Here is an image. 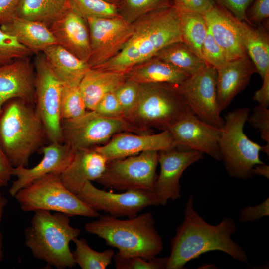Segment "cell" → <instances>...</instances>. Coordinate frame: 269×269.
Listing matches in <instances>:
<instances>
[{
    "instance_id": "6da1fadb",
    "label": "cell",
    "mask_w": 269,
    "mask_h": 269,
    "mask_svg": "<svg viewBox=\"0 0 269 269\" xmlns=\"http://www.w3.org/2000/svg\"><path fill=\"white\" fill-rule=\"evenodd\" d=\"M184 213V220L171 241L166 269H183L190 261L216 250L239 262L249 263L245 251L231 237L237 230L233 219L224 218L215 225L207 223L194 209L192 195L187 200Z\"/></svg>"
},
{
    "instance_id": "7a4b0ae2",
    "label": "cell",
    "mask_w": 269,
    "mask_h": 269,
    "mask_svg": "<svg viewBox=\"0 0 269 269\" xmlns=\"http://www.w3.org/2000/svg\"><path fill=\"white\" fill-rule=\"evenodd\" d=\"M133 24V33L120 52L92 68L125 74L168 45L182 41L180 12L173 3L143 15Z\"/></svg>"
},
{
    "instance_id": "3957f363",
    "label": "cell",
    "mask_w": 269,
    "mask_h": 269,
    "mask_svg": "<svg viewBox=\"0 0 269 269\" xmlns=\"http://www.w3.org/2000/svg\"><path fill=\"white\" fill-rule=\"evenodd\" d=\"M98 217V220L85 224V231L118 249L119 255L150 260L162 252L163 242L156 229L152 213L145 212L127 220L108 214Z\"/></svg>"
},
{
    "instance_id": "277c9868",
    "label": "cell",
    "mask_w": 269,
    "mask_h": 269,
    "mask_svg": "<svg viewBox=\"0 0 269 269\" xmlns=\"http://www.w3.org/2000/svg\"><path fill=\"white\" fill-rule=\"evenodd\" d=\"M45 138L34 104L19 98L3 104L0 110V145L13 167H26Z\"/></svg>"
},
{
    "instance_id": "5b68a950",
    "label": "cell",
    "mask_w": 269,
    "mask_h": 269,
    "mask_svg": "<svg viewBox=\"0 0 269 269\" xmlns=\"http://www.w3.org/2000/svg\"><path fill=\"white\" fill-rule=\"evenodd\" d=\"M70 223V217L62 213L34 212L24 231L25 245L33 257L58 269L75 267L69 244L79 236L80 230Z\"/></svg>"
},
{
    "instance_id": "8992f818",
    "label": "cell",
    "mask_w": 269,
    "mask_h": 269,
    "mask_svg": "<svg viewBox=\"0 0 269 269\" xmlns=\"http://www.w3.org/2000/svg\"><path fill=\"white\" fill-rule=\"evenodd\" d=\"M190 108L178 86L157 83L139 84L135 105L125 118L138 134H152V129L166 130Z\"/></svg>"
},
{
    "instance_id": "52a82bcc",
    "label": "cell",
    "mask_w": 269,
    "mask_h": 269,
    "mask_svg": "<svg viewBox=\"0 0 269 269\" xmlns=\"http://www.w3.org/2000/svg\"><path fill=\"white\" fill-rule=\"evenodd\" d=\"M249 114V108L245 107L225 115L219 141L221 160L227 172L243 180L253 177L255 166L264 163L259 155L262 146L251 140L244 132Z\"/></svg>"
},
{
    "instance_id": "ba28073f",
    "label": "cell",
    "mask_w": 269,
    "mask_h": 269,
    "mask_svg": "<svg viewBox=\"0 0 269 269\" xmlns=\"http://www.w3.org/2000/svg\"><path fill=\"white\" fill-rule=\"evenodd\" d=\"M14 197L25 212L46 210L62 213L69 217L100 215L67 189L59 175L50 174L40 178L19 190Z\"/></svg>"
},
{
    "instance_id": "9c48e42d",
    "label": "cell",
    "mask_w": 269,
    "mask_h": 269,
    "mask_svg": "<svg viewBox=\"0 0 269 269\" xmlns=\"http://www.w3.org/2000/svg\"><path fill=\"white\" fill-rule=\"evenodd\" d=\"M61 126L62 142L74 150L103 145L120 133L138 134L125 118L106 117L94 110H87L73 119L62 120Z\"/></svg>"
},
{
    "instance_id": "30bf717a",
    "label": "cell",
    "mask_w": 269,
    "mask_h": 269,
    "mask_svg": "<svg viewBox=\"0 0 269 269\" xmlns=\"http://www.w3.org/2000/svg\"><path fill=\"white\" fill-rule=\"evenodd\" d=\"M158 151L150 150L109 161L96 181L117 190H140L154 192L158 175Z\"/></svg>"
},
{
    "instance_id": "8fae6325",
    "label": "cell",
    "mask_w": 269,
    "mask_h": 269,
    "mask_svg": "<svg viewBox=\"0 0 269 269\" xmlns=\"http://www.w3.org/2000/svg\"><path fill=\"white\" fill-rule=\"evenodd\" d=\"M35 107L50 142H62L60 100L62 82L55 75L43 53L36 55Z\"/></svg>"
},
{
    "instance_id": "7c38bea8",
    "label": "cell",
    "mask_w": 269,
    "mask_h": 269,
    "mask_svg": "<svg viewBox=\"0 0 269 269\" xmlns=\"http://www.w3.org/2000/svg\"><path fill=\"white\" fill-rule=\"evenodd\" d=\"M217 75V70L207 64L178 88L195 115L204 122L222 129L224 119L221 116L218 102Z\"/></svg>"
},
{
    "instance_id": "4fadbf2b",
    "label": "cell",
    "mask_w": 269,
    "mask_h": 269,
    "mask_svg": "<svg viewBox=\"0 0 269 269\" xmlns=\"http://www.w3.org/2000/svg\"><path fill=\"white\" fill-rule=\"evenodd\" d=\"M77 196L92 209L117 218L134 217L147 207L160 205L154 192L130 190L114 193L96 188L91 181L85 183Z\"/></svg>"
},
{
    "instance_id": "5bb4252c",
    "label": "cell",
    "mask_w": 269,
    "mask_h": 269,
    "mask_svg": "<svg viewBox=\"0 0 269 269\" xmlns=\"http://www.w3.org/2000/svg\"><path fill=\"white\" fill-rule=\"evenodd\" d=\"M91 53L87 63L94 68L110 60L122 50L132 36L133 23L123 16L88 18Z\"/></svg>"
},
{
    "instance_id": "9a60e30c",
    "label": "cell",
    "mask_w": 269,
    "mask_h": 269,
    "mask_svg": "<svg viewBox=\"0 0 269 269\" xmlns=\"http://www.w3.org/2000/svg\"><path fill=\"white\" fill-rule=\"evenodd\" d=\"M167 130L177 148L198 151L221 160L219 148L221 129L204 122L190 109Z\"/></svg>"
},
{
    "instance_id": "2e32d148",
    "label": "cell",
    "mask_w": 269,
    "mask_h": 269,
    "mask_svg": "<svg viewBox=\"0 0 269 269\" xmlns=\"http://www.w3.org/2000/svg\"><path fill=\"white\" fill-rule=\"evenodd\" d=\"M203 157V153L199 151L177 147L158 151L160 171L154 193L160 205H165L169 200L174 201L181 197L180 179L182 173Z\"/></svg>"
},
{
    "instance_id": "e0dca14e",
    "label": "cell",
    "mask_w": 269,
    "mask_h": 269,
    "mask_svg": "<svg viewBox=\"0 0 269 269\" xmlns=\"http://www.w3.org/2000/svg\"><path fill=\"white\" fill-rule=\"evenodd\" d=\"M176 147L168 130L157 134H133L122 132L105 144L94 147L107 160L121 159L150 150L157 151Z\"/></svg>"
},
{
    "instance_id": "ac0fdd59",
    "label": "cell",
    "mask_w": 269,
    "mask_h": 269,
    "mask_svg": "<svg viewBox=\"0 0 269 269\" xmlns=\"http://www.w3.org/2000/svg\"><path fill=\"white\" fill-rule=\"evenodd\" d=\"M40 151L43 158L36 166L31 168L22 166L13 168L12 175L16 179L9 190L12 197L40 178L50 174L60 175L70 163L75 150L66 143L53 142L42 146Z\"/></svg>"
},
{
    "instance_id": "d6986e66",
    "label": "cell",
    "mask_w": 269,
    "mask_h": 269,
    "mask_svg": "<svg viewBox=\"0 0 269 269\" xmlns=\"http://www.w3.org/2000/svg\"><path fill=\"white\" fill-rule=\"evenodd\" d=\"M49 29L58 44L87 62L91 53L88 24L69 1L65 10L52 23Z\"/></svg>"
},
{
    "instance_id": "ffe728a7",
    "label": "cell",
    "mask_w": 269,
    "mask_h": 269,
    "mask_svg": "<svg viewBox=\"0 0 269 269\" xmlns=\"http://www.w3.org/2000/svg\"><path fill=\"white\" fill-rule=\"evenodd\" d=\"M35 71L30 56L0 66V110L7 100L19 98L35 105Z\"/></svg>"
},
{
    "instance_id": "44dd1931",
    "label": "cell",
    "mask_w": 269,
    "mask_h": 269,
    "mask_svg": "<svg viewBox=\"0 0 269 269\" xmlns=\"http://www.w3.org/2000/svg\"><path fill=\"white\" fill-rule=\"evenodd\" d=\"M108 162L95 148L75 150L70 163L59 175L60 180L67 189L77 195L87 181L100 178Z\"/></svg>"
},
{
    "instance_id": "7402d4cb",
    "label": "cell",
    "mask_w": 269,
    "mask_h": 269,
    "mask_svg": "<svg viewBox=\"0 0 269 269\" xmlns=\"http://www.w3.org/2000/svg\"><path fill=\"white\" fill-rule=\"evenodd\" d=\"M217 95L222 111L247 86L256 69L251 60L246 55L228 61L217 69Z\"/></svg>"
},
{
    "instance_id": "603a6c76",
    "label": "cell",
    "mask_w": 269,
    "mask_h": 269,
    "mask_svg": "<svg viewBox=\"0 0 269 269\" xmlns=\"http://www.w3.org/2000/svg\"><path fill=\"white\" fill-rule=\"evenodd\" d=\"M204 17L209 31L225 52L227 61L247 55L231 13L215 3Z\"/></svg>"
},
{
    "instance_id": "cb8c5ba5",
    "label": "cell",
    "mask_w": 269,
    "mask_h": 269,
    "mask_svg": "<svg viewBox=\"0 0 269 269\" xmlns=\"http://www.w3.org/2000/svg\"><path fill=\"white\" fill-rule=\"evenodd\" d=\"M0 28L14 37L33 54L42 53L48 47L57 44L49 28L41 22L14 17L1 25Z\"/></svg>"
},
{
    "instance_id": "d4e9b609",
    "label": "cell",
    "mask_w": 269,
    "mask_h": 269,
    "mask_svg": "<svg viewBox=\"0 0 269 269\" xmlns=\"http://www.w3.org/2000/svg\"><path fill=\"white\" fill-rule=\"evenodd\" d=\"M125 80L124 73L90 68L79 85L87 110H94L104 96L115 92Z\"/></svg>"
},
{
    "instance_id": "484cf974",
    "label": "cell",
    "mask_w": 269,
    "mask_h": 269,
    "mask_svg": "<svg viewBox=\"0 0 269 269\" xmlns=\"http://www.w3.org/2000/svg\"><path fill=\"white\" fill-rule=\"evenodd\" d=\"M233 21L247 55L255 66L256 72L263 79L269 72L268 34L262 28H254L251 25L239 20L234 16Z\"/></svg>"
},
{
    "instance_id": "4316f807",
    "label": "cell",
    "mask_w": 269,
    "mask_h": 269,
    "mask_svg": "<svg viewBox=\"0 0 269 269\" xmlns=\"http://www.w3.org/2000/svg\"><path fill=\"white\" fill-rule=\"evenodd\" d=\"M125 77L138 84L164 83L179 86L189 76L154 56L132 67Z\"/></svg>"
},
{
    "instance_id": "83f0119b",
    "label": "cell",
    "mask_w": 269,
    "mask_h": 269,
    "mask_svg": "<svg viewBox=\"0 0 269 269\" xmlns=\"http://www.w3.org/2000/svg\"><path fill=\"white\" fill-rule=\"evenodd\" d=\"M52 70L63 84L78 86L90 68L83 61L60 45H51L43 52Z\"/></svg>"
},
{
    "instance_id": "f1b7e54d",
    "label": "cell",
    "mask_w": 269,
    "mask_h": 269,
    "mask_svg": "<svg viewBox=\"0 0 269 269\" xmlns=\"http://www.w3.org/2000/svg\"><path fill=\"white\" fill-rule=\"evenodd\" d=\"M68 3V0H20L15 17L41 22L49 28Z\"/></svg>"
},
{
    "instance_id": "f546056e",
    "label": "cell",
    "mask_w": 269,
    "mask_h": 269,
    "mask_svg": "<svg viewBox=\"0 0 269 269\" xmlns=\"http://www.w3.org/2000/svg\"><path fill=\"white\" fill-rule=\"evenodd\" d=\"M155 57L189 76L195 74L207 64L183 41L168 45L159 51Z\"/></svg>"
},
{
    "instance_id": "4dcf8cb0",
    "label": "cell",
    "mask_w": 269,
    "mask_h": 269,
    "mask_svg": "<svg viewBox=\"0 0 269 269\" xmlns=\"http://www.w3.org/2000/svg\"><path fill=\"white\" fill-rule=\"evenodd\" d=\"M179 12L182 41L203 59L202 47L208 30L204 15L194 12Z\"/></svg>"
},
{
    "instance_id": "1f68e13d",
    "label": "cell",
    "mask_w": 269,
    "mask_h": 269,
    "mask_svg": "<svg viewBox=\"0 0 269 269\" xmlns=\"http://www.w3.org/2000/svg\"><path fill=\"white\" fill-rule=\"evenodd\" d=\"M72 241L76 246L75 250L72 252L74 259L82 269H105L112 263L115 255L113 250L96 251L82 238L76 237Z\"/></svg>"
},
{
    "instance_id": "d6a6232c",
    "label": "cell",
    "mask_w": 269,
    "mask_h": 269,
    "mask_svg": "<svg viewBox=\"0 0 269 269\" xmlns=\"http://www.w3.org/2000/svg\"><path fill=\"white\" fill-rule=\"evenodd\" d=\"M84 18H112L122 17L119 7L104 0H68Z\"/></svg>"
},
{
    "instance_id": "836d02e7",
    "label": "cell",
    "mask_w": 269,
    "mask_h": 269,
    "mask_svg": "<svg viewBox=\"0 0 269 269\" xmlns=\"http://www.w3.org/2000/svg\"><path fill=\"white\" fill-rule=\"evenodd\" d=\"M87 110L79 85L71 86L63 84L60 100L61 120L78 117Z\"/></svg>"
},
{
    "instance_id": "e575fe53",
    "label": "cell",
    "mask_w": 269,
    "mask_h": 269,
    "mask_svg": "<svg viewBox=\"0 0 269 269\" xmlns=\"http://www.w3.org/2000/svg\"><path fill=\"white\" fill-rule=\"evenodd\" d=\"M172 3L170 0H121L119 11L124 18L133 23L149 12Z\"/></svg>"
},
{
    "instance_id": "d590c367",
    "label": "cell",
    "mask_w": 269,
    "mask_h": 269,
    "mask_svg": "<svg viewBox=\"0 0 269 269\" xmlns=\"http://www.w3.org/2000/svg\"><path fill=\"white\" fill-rule=\"evenodd\" d=\"M32 54V52L14 37L0 28V66L20 58L30 56Z\"/></svg>"
},
{
    "instance_id": "8d00e7d4",
    "label": "cell",
    "mask_w": 269,
    "mask_h": 269,
    "mask_svg": "<svg viewBox=\"0 0 269 269\" xmlns=\"http://www.w3.org/2000/svg\"><path fill=\"white\" fill-rule=\"evenodd\" d=\"M113 259L117 269H164L167 266L168 257L146 260L138 256L124 257L117 253Z\"/></svg>"
},
{
    "instance_id": "74e56055",
    "label": "cell",
    "mask_w": 269,
    "mask_h": 269,
    "mask_svg": "<svg viewBox=\"0 0 269 269\" xmlns=\"http://www.w3.org/2000/svg\"><path fill=\"white\" fill-rule=\"evenodd\" d=\"M139 84L126 80L114 92L122 109L124 118L136 104L139 93Z\"/></svg>"
},
{
    "instance_id": "f35d334b",
    "label": "cell",
    "mask_w": 269,
    "mask_h": 269,
    "mask_svg": "<svg viewBox=\"0 0 269 269\" xmlns=\"http://www.w3.org/2000/svg\"><path fill=\"white\" fill-rule=\"evenodd\" d=\"M202 54L206 63L216 70L228 61L225 52L214 40L209 29L202 45Z\"/></svg>"
},
{
    "instance_id": "ab89813d",
    "label": "cell",
    "mask_w": 269,
    "mask_h": 269,
    "mask_svg": "<svg viewBox=\"0 0 269 269\" xmlns=\"http://www.w3.org/2000/svg\"><path fill=\"white\" fill-rule=\"evenodd\" d=\"M247 121L251 126L258 130L262 140L269 145V109L258 105L253 108Z\"/></svg>"
},
{
    "instance_id": "60d3db41",
    "label": "cell",
    "mask_w": 269,
    "mask_h": 269,
    "mask_svg": "<svg viewBox=\"0 0 269 269\" xmlns=\"http://www.w3.org/2000/svg\"><path fill=\"white\" fill-rule=\"evenodd\" d=\"M94 110L100 115L108 118H124L122 109L114 92L104 96Z\"/></svg>"
},
{
    "instance_id": "b9f144b4",
    "label": "cell",
    "mask_w": 269,
    "mask_h": 269,
    "mask_svg": "<svg viewBox=\"0 0 269 269\" xmlns=\"http://www.w3.org/2000/svg\"><path fill=\"white\" fill-rule=\"evenodd\" d=\"M215 2L226 9L239 20L252 24L246 10L254 0H214Z\"/></svg>"
},
{
    "instance_id": "7bdbcfd3",
    "label": "cell",
    "mask_w": 269,
    "mask_h": 269,
    "mask_svg": "<svg viewBox=\"0 0 269 269\" xmlns=\"http://www.w3.org/2000/svg\"><path fill=\"white\" fill-rule=\"evenodd\" d=\"M269 215V198L255 206H246L239 212L238 221L241 223L253 222Z\"/></svg>"
},
{
    "instance_id": "ee69618b",
    "label": "cell",
    "mask_w": 269,
    "mask_h": 269,
    "mask_svg": "<svg viewBox=\"0 0 269 269\" xmlns=\"http://www.w3.org/2000/svg\"><path fill=\"white\" fill-rule=\"evenodd\" d=\"M179 11L197 13L204 15L215 4L214 0H173Z\"/></svg>"
},
{
    "instance_id": "f6af8a7d",
    "label": "cell",
    "mask_w": 269,
    "mask_h": 269,
    "mask_svg": "<svg viewBox=\"0 0 269 269\" xmlns=\"http://www.w3.org/2000/svg\"><path fill=\"white\" fill-rule=\"evenodd\" d=\"M20 0H0V25L15 16Z\"/></svg>"
},
{
    "instance_id": "bcb514c9",
    "label": "cell",
    "mask_w": 269,
    "mask_h": 269,
    "mask_svg": "<svg viewBox=\"0 0 269 269\" xmlns=\"http://www.w3.org/2000/svg\"><path fill=\"white\" fill-rule=\"evenodd\" d=\"M269 0H255L250 12V19L260 22L269 18Z\"/></svg>"
},
{
    "instance_id": "7dc6e473",
    "label": "cell",
    "mask_w": 269,
    "mask_h": 269,
    "mask_svg": "<svg viewBox=\"0 0 269 269\" xmlns=\"http://www.w3.org/2000/svg\"><path fill=\"white\" fill-rule=\"evenodd\" d=\"M13 167L0 145V188L7 186Z\"/></svg>"
},
{
    "instance_id": "c3c4849f",
    "label": "cell",
    "mask_w": 269,
    "mask_h": 269,
    "mask_svg": "<svg viewBox=\"0 0 269 269\" xmlns=\"http://www.w3.org/2000/svg\"><path fill=\"white\" fill-rule=\"evenodd\" d=\"M262 80V85L255 92L253 99L257 101L259 105L268 108L269 106V72L266 74Z\"/></svg>"
},
{
    "instance_id": "681fc988",
    "label": "cell",
    "mask_w": 269,
    "mask_h": 269,
    "mask_svg": "<svg viewBox=\"0 0 269 269\" xmlns=\"http://www.w3.org/2000/svg\"><path fill=\"white\" fill-rule=\"evenodd\" d=\"M7 199L0 192V225L3 215L4 210L7 204ZM3 235L0 230V262L3 260L4 253L3 250Z\"/></svg>"
},
{
    "instance_id": "f907efd6",
    "label": "cell",
    "mask_w": 269,
    "mask_h": 269,
    "mask_svg": "<svg viewBox=\"0 0 269 269\" xmlns=\"http://www.w3.org/2000/svg\"><path fill=\"white\" fill-rule=\"evenodd\" d=\"M253 176L256 175L269 178V166L264 163L255 166L252 171Z\"/></svg>"
},
{
    "instance_id": "816d5d0a",
    "label": "cell",
    "mask_w": 269,
    "mask_h": 269,
    "mask_svg": "<svg viewBox=\"0 0 269 269\" xmlns=\"http://www.w3.org/2000/svg\"><path fill=\"white\" fill-rule=\"evenodd\" d=\"M109 3L113 4L114 5H117L118 7H119L121 0H104Z\"/></svg>"
}]
</instances>
